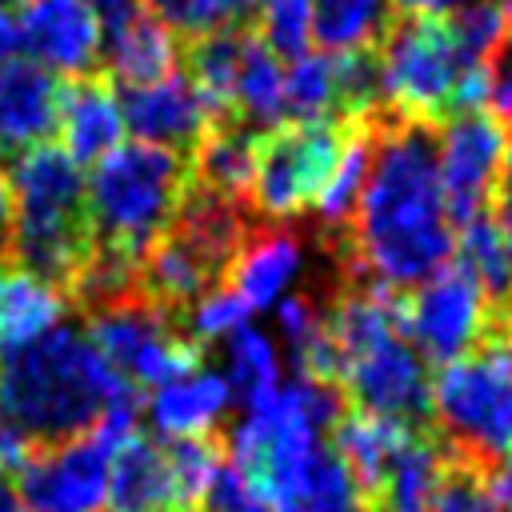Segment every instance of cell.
Wrapping results in <instances>:
<instances>
[{
    "instance_id": "cell-1",
    "label": "cell",
    "mask_w": 512,
    "mask_h": 512,
    "mask_svg": "<svg viewBox=\"0 0 512 512\" xmlns=\"http://www.w3.org/2000/svg\"><path fill=\"white\" fill-rule=\"evenodd\" d=\"M456 232L428 128L392 120L372 136L360 204L348 224L352 268L380 288H416L452 264Z\"/></svg>"
},
{
    "instance_id": "cell-2",
    "label": "cell",
    "mask_w": 512,
    "mask_h": 512,
    "mask_svg": "<svg viewBox=\"0 0 512 512\" xmlns=\"http://www.w3.org/2000/svg\"><path fill=\"white\" fill-rule=\"evenodd\" d=\"M128 396H136V388L112 372L92 336L76 324H56L0 352V416L36 448L92 432L104 412Z\"/></svg>"
},
{
    "instance_id": "cell-3",
    "label": "cell",
    "mask_w": 512,
    "mask_h": 512,
    "mask_svg": "<svg viewBox=\"0 0 512 512\" xmlns=\"http://www.w3.org/2000/svg\"><path fill=\"white\" fill-rule=\"evenodd\" d=\"M328 320L336 352V388L356 400L360 412L412 424L428 412V360L404 332V300L392 288H348Z\"/></svg>"
},
{
    "instance_id": "cell-4",
    "label": "cell",
    "mask_w": 512,
    "mask_h": 512,
    "mask_svg": "<svg viewBox=\"0 0 512 512\" xmlns=\"http://www.w3.org/2000/svg\"><path fill=\"white\" fill-rule=\"evenodd\" d=\"M8 176V236L16 264L72 288L92 260V220H88V172L60 148L36 144L16 152Z\"/></svg>"
},
{
    "instance_id": "cell-5",
    "label": "cell",
    "mask_w": 512,
    "mask_h": 512,
    "mask_svg": "<svg viewBox=\"0 0 512 512\" xmlns=\"http://www.w3.org/2000/svg\"><path fill=\"white\" fill-rule=\"evenodd\" d=\"M192 192V168L180 152L152 144H120L88 172L92 252L140 268V260L168 236Z\"/></svg>"
},
{
    "instance_id": "cell-6",
    "label": "cell",
    "mask_w": 512,
    "mask_h": 512,
    "mask_svg": "<svg viewBox=\"0 0 512 512\" xmlns=\"http://www.w3.org/2000/svg\"><path fill=\"white\" fill-rule=\"evenodd\" d=\"M428 412L452 456L496 468L512 452V368L500 348L468 352L428 380Z\"/></svg>"
},
{
    "instance_id": "cell-7",
    "label": "cell",
    "mask_w": 512,
    "mask_h": 512,
    "mask_svg": "<svg viewBox=\"0 0 512 512\" xmlns=\"http://www.w3.org/2000/svg\"><path fill=\"white\" fill-rule=\"evenodd\" d=\"M472 68L444 16H408L388 28L376 52L380 104L400 124H432L452 112L456 80Z\"/></svg>"
},
{
    "instance_id": "cell-8",
    "label": "cell",
    "mask_w": 512,
    "mask_h": 512,
    "mask_svg": "<svg viewBox=\"0 0 512 512\" xmlns=\"http://www.w3.org/2000/svg\"><path fill=\"white\" fill-rule=\"evenodd\" d=\"M132 432L136 396L112 404L92 432L64 444L32 448L12 476L24 512H100L108 504L112 456Z\"/></svg>"
},
{
    "instance_id": "cell-9",
    "label": "cell",
    "mask_w": 512,
    "mask_h": 512,
    "mask_svg": "<svg viewBox=\"0 0 512 512\" xmlns=\"http://www.w3.org/2000/svg\"><path fill=\"white\" fill-rule=\"evenodd\" d=\"M352 132L356 124H340V120L280 124L272 132H260L256 168L248 184L252 208L276 224L304 216L316 204Z\"/></svg>"
},
{
    "instance_id": "cell-10",
    "label": "cell",
    "mask_w": 512,
    "mask_h": 512,
    "mask_svg": "<svg viewBox=\"0 0 512 512\" xmlns=\"http://www.w3.org/2000/svg\"><path fill=\"white\" fill-rule=\"evenodd\" d=\"M84 332L128 388H156L200 364L196 344L172 328L168 312H160L140 296L92 308Z\"/></svg>"
},
{
    "instance_id": "cell-11",
    "label": "cell",
    "mask_w": 512,
    "mask_h": 512,
    "mask_svg": "<svg viewBox=\"0 0 512 512\" xmlns=\"http://www.w3.org/2000/svg\"><path fill=\"white\" fill-rule=\"evenodd\" d=\"M492 316V296L460 264H444L404 300V332L412 348L436 364H452L476 352L492 328Z\"/></svg>"
},
{
    "instance_id": "cell-12",
    "label": "cell",
    "mask_w": 512,
    "mask_h": 512,
    "mask_svg": "<svg viewBox=\"0 0 512 512\" xmlns=\"http://www.w3.org/2000/svg\"><path fill=\"white\" fill-rule=\"evenodd\" d=\"M432 144H436V172L452 224L484 216V204L500 184V168L508 152L504 128L488 112H456L444 120Z\"/></svg>"
},
{
    "instance_id": "cell-13",
    "label": "cell",
    "mask_w": 512,
    "mask_h": 512,
    "mask_svg": "<svg viewBox=\"0 0 512 512\" xmlns=\"http://www.w3.org/2000/svg\"><path fill=\"white\" fill-rule=\"evenodd\" d=\"M20 56L52 76L84 80L104 56V28L88 0H20Z\"/></svg>"
},
{
    "instance_id": "cell-14",
    "label": "cell",
    "mask_w": 512,
    "mask_h": 512,
    "mask_svg": "<svg viewBox=\"0 0 512 512\" xmlns=\"http://www.w3.org/2000/svg\"><path fill=\"white\" fill-rule=\"evenodd\" d=\"M120 112L124 132H132L140 144L168 148L180 156L188 148L196 152V144L224 120L188 72H172L144 88H120Z\"/></svg>"
},
{
    "instance_id": "cell-15",
    "label": "cell",
    "mask_w": 512,
    "mask_h": 512,
    "mask_svg": "<svg viewBox=\"0 0 512 512\" xmlns=\"http://www.w3.org/2000/svg\"><path fill=\"white\" fill-rule=\"evenodd\" d=\"M224 120H236L252 132H272L284 124V60L256 36V28L236 32Z\"/></svg>"
},
{
    "instance_id": "cell-16",
    "label": "cell",
    "mask_w": 512,
    "mask_h": 512,
    "mask_svg": "<svg viewBox=\"0 0 512 512\" xmlns=\"http://www.w3.org/2000/svg\"><path fill=\"white\" fill-rule=\"evenodd\" d=\"M232 408V392L216 368L192 364L148 396V420L164 440H208Z\"/></svg>"
},
{
    "instance_id": "cell-17",
    "label": "cell",
    "mask_w": 512,
    "mask_h": 512,
    "mask_svg": "<svg viewBox=\"0 0 512 512\" xmlns=\"http://www.w3.org/2000/svg\"><path fill=\"white\" fill-rule=\"evenodd\" d=\"M108 504L112 512H188L168 444L132 432L112 456Z\"/></svg>"
},
{
    "instance_id": "cell-18",
    "label": "cell",
    "mask_w": 512,
    "mask_h": 512,
    "mask_svg": "<svg viewBox=\"0 0 512 512\" xmlns=\"http://www.w3.org/2000/svg\"><path fill=\"white\" fill-rule=\"evenodd\" d=\"M60 100H64L60 76L44 72L40 64L32 60L0 64V144L16 152L48 144V136L60 124Z\"/></svg>"
},
{
    "instance_id": "cell-19",
    "label": "cell",
    "mask_w": 512,
    "mask_h": 512,
    "mask_svg": "<svg viewBox=\"0 0 512 512\" xmlns=\"http://www.w3.org/2000/svg\"><path fill=\"white\" fill-rule=\"evenodd\" d=\"M304 268V248L292 232L272 228L260 236H248L236 260L224 272V288L248 308V312H268L284 296H292V284Z\"/></svg>"
},
{
    "instance_id": "cell-20",
    "label": "cell",
    "mask_w": 512,
    "mask_h": 512,
    "mask_svg": "<svg viewBox=\"0 0 512 512\" xmlns=\"http://www.w3.org/2000/svg\"><path fill=\"white\" fill-rule=\"evenodd\" d=\"M60 148L80 164H96L112 148L124 144V112H120V92L108 80H72L60 100Z\"/></svg>"
},
{
    "instance_id": "cell-21",
    "label": "cell",
    "mask_w": 512,
    "mask_h": 512,
    "mask_svg": "<svg viewBox=\"0 0 512 512\" xmlns=\"http://www.w3.org/2000/svg\"><path fill=\"white\" fill-rule=\"evenodd\" d=\"M412 440V424L388 420V416H372V412H344L332 428V452L344 460V468L352 472L356 488L364 496H380L396 456L408 448Z\"/></svg>"
},
{
    "instance_id": "cell-22",
    "label": "cell",
    "mask_w": 512,
    "mask_h": 512,
    "mask_svg": "<svg viewBox=\"0 0 512 512\" xmlns=\"http://www.w3.org/2000/svg\"><path fill=\"white\" fill-rule=\"evenodd\" d=\"M64 312H68L64 288L20 264L0 268V352H12L52 332L56 324H64Z\"/></svg>"
},
{
    "instance_id": "cell-23",
    "label": "cell",
    "mask_w": 512,
    "mask_h": 512,
    "mask_svg": "<svg viewBox=\"0 0 512 512\" xmlns=\"http://www.w3.org/2000/svg\"><path fill=\"white\" fill-rule=\"evenodd\" d=\"M176 56H180L176 36L152 12H140L128 24L104 32V56L100 60L108 64V72L120 88H144V84L172 76Z\"/></svg>"
},
{
    "instance_id": "cell-24",
    "label": "cell",
    "mask_w": 512,
    "mask_h": 512,
    "mask_svg": "<svg viewBox=\"0 0 512 512\" xmlns=\"http://www.w3.org/2000/svg\"><path fill=\"white\" fill-rule=\"evenodd\" d=\"M256 144L260 132L236 124V120H220L192 156V188L224 196V200H240L248 196L252 184V168H256Z\"/></svg>"
},
{
    "instance_id": "cell-25",
    "label": "cell",
    "mask_w": 512,
    "mask_h": 512,
    "mask_svg": "<svg viewBox=\"0 0 512 512\" xmlns=\"http://www.w3.org/2000/svg\"><path fill=\"white\" fill-rule=\"evenodd\" d=\"M308 4H312V44L324 56L376 52L396 12V0H308Z\"/></svg>"
},
{
    "instance_id": "cell-26",
    "label": "cell",
    "mask_w": 512,
    "mask_h": 512,
    "mask_svg": "<svg viewBox=\"0 0 512 512\" xmlns=\"http://www.w3.org/2000/svg\"><path fill=\"white\" fill-rule=\"evenodd\" d=\"M344 116L340 60L324 52H304L284 68V124H320Z\"/></svg>"
},
{
    "instance_id": "cell-27",
    "label": "cell",
    "mask_w": 512,
    "mask_h": 512,
    "mask_svg": "<svg viewBox=\"0 0 512 512\" xmlns=\"http://www.w3.org/2000/svg\"><path fill=\"white\" fill-rule=\"evenodd\" d=\"M280 372H284V356H280V344L260 332L256 324H244L236 328L228 340H224V384L232 392V404L248 408L256 400H264L276 384H280Z\"/></svg>"
},
{
    "instance_id": "cell-28",
    "label": "cell",
    "mask_w": 512,
    "mask_h": 512,
    "mask_svg": "<svg viewBox=\"0 0 512 512\" xmlns=\"http://www.w3.org/2000/svg\"><path fill=\"white\" fill-rule=\"evenodd\" d=\"M272 512H364V492L328 444L304 468V476L272 504Z\"/></svg>"
},
{
    "instance_id": "cell-29",
    "label": "cell",
    "mask_w": 512,
    "mask_h": 512,
    "mask_svg": "<svg viewBox=\"0 0 512 512\" xmlns=\"http://www.w3.org/2000/svg\"><path fill=\"white\" fill-rule=\"evenodd\" d=\"M444 464H448V456L432 440L412 436L376 496L380 512H432V496H436Z\"/></svg>"
},
{
    "instance_id": "cell-30",
    "label": "cell",
    "mask_w": 512,
    "mask_h": 512,
    "mask_svg": "<svg viewBox=\"0 0 512 512\" xmlns=\"http://www.w3.org/2000/svg\"><path fill=\"white\" fill-rule=\"evenodd\" d=\"M368 160H372V136L356 128V132L348 136V144H344V152H340V160H336L332 176L324 180V188H320L316 204H312L316 220H320L328 232H348L352 212H356L360 192H364Z\"/></svg>"
},
{
    "instance_id": "cell-31",
    "label": "cell",
    "mask_w": 512,
    "mask_h": 512,
    "mask_svg": "<svg viewBox=\"0 0 512 512\" xmlns=\"http://www.w3.org/2000/svg\"><path fill=\"white\" fill-rule=\"evenodd\" d=\"M144 4L172 36L204 40L216 32L244 28L264 0H144Z\"/></svg>"
},
{
    "instance_id": "cell-32",
    "label": "cell",
    "mask_w": 512,
    "mask_h": 512,
    "mask_svg": "<svg viewBox=\"0 0 512 512\" xmlns=\"http://www.w3.org/2000/svg\"><path fill=\"white\" fill-rule=\"evenodd\" d=\"M452 264H460L488 296L492 304H508V260H504V240H500V228L496 220L484 212V216H472L460 224L456 232V248H452Z\"/></svg>"
},
{
    "instance_id": "cell-33",
    "label": "cell",
    "mask_w": 512,
    "mask_h": 512,
    "mask_svg": "<svg viewBox=\"0 0 512 512\" xmlns=\"http://www.w3.org/2000/svg\"><path fill=\"white\" fill-rule=\"evenodd\" d=\"M432 512H504V508L488 484V468L448 456L432 496Z\"/></svg>"
},
{
    "instance_id": "cell-34",
    "label": "cell",
    "mask_w": 512,
    "mask_h": 512,
    "mask_svg": "<svg viewBox=\"0 0 512 512\" xmlns=\"http://www.w3.org/2000/svg\"><path fill=\"white\" fill-rule=\"evenodd\" d=\"M256 16H260L256 36L280 60H296L308 52V44H312V4L308 0H264Z\"/></svg>"
},
{
    "instance_id": "cell-35",
    "label": "cell",
    "mask_w": 512,
    "mask_h": 512,
    "mask_svg": "<svg viewBox=\"0 0 512 512\" xmlns=\"http://www.w3.org/2000/svg\"><path fill=\"white\" fill-rule=\"evenodd\" d=\"M448 24L472 64H488L496 48L508 40V20L496 0H468L448 16Z\"/></svg>"
},
{
    "instance_id": "cell-36",
    "label": "cell",
    "mask_w": 512,
    "mask_h": 512,
    "mask_svg": "<svg viewBox=\"0 0 512 512\" xmlns=\"http://www.w3.org/2000/svg\"><path fill=\"white\" fill-rule=\"evenodd\" d=\"M248 316H252V312H248L224 284H216L212 292H204V296L184 312V328H188L192 344H196V340H228L236 328L248 324Z\"/></svg>"
},
{
    "instance_id": "cell-37",
    "label": "cell",
    "mask_w": 512,
    "mask_h": 512,
    "mask_svg": "<svg viewBox=\"0 0 512 512\" xmlns=\"http://www.w3.org/2000/svg\"><path fill=\"white\" fill-rule=\"evenodd\" d=\"M200 508L204 512H272L268 496L256 488L252 476H244L232 460H220L212 480L200 492Z\"/></svg>"
},
{
    "instance_id": "cell-38",
    "label": "cell",
    "mask_w": 512,
    "mask_h": 512,
    "mask_svg": "<svg viewBox=\"0 0 512 512\" xmlns=\"http://www.w3.org/2000/svg\"><path fill=\"white\" fill-rule=\"evenodd\" d=\"M488 108L500 128H512V36L488 60Z\"/></svg>"
},
{
    "instance_id": "cell-39",
    "label": "cell",
    "mask_w": 512,
    "mask_h": 512,
    "mask_svg": "<svg viewBox=\"0 0 512 512\" xmlns=\"http://www.w3.org/2000/svg\"><path fill=\"white\" fill-rule=\"evenodd\" d=\"M28 452H32V444L0 416V480H12L16 476V468L28 460Z\"/></svg>"
},
{
    "instance_id": "cell-40",
    "label": "cell",
    "mask_w": 512,
    "mask_h": 512,
    "mask_svg": "<svg viewBox=\"0 0 512 512\" xmlns=\"http://www.w3.org/2000/svg\"><path fill=\"white\" fill-rule=\"evenodd\" d=\"M8 60H24L20 56V32H16V8L0 12V64Z\"/></svg>"
},
{
    "instance_id": "cell-41",
    "label": "cell",
    "mask_w": 512,
    "mask_h": 512,
    "mask_svg": "<svg viewBox=\"0 0 512 512\" xmlns=\"http://www.w3.org/2000/svg\"><path fill=\"white\" fill-rule=\"evenodd\" d=\"M396 4L408 8L412 16H444V12H456L468 0H396Z\"/></svg>"
},
{
    "instance_id": "cell-42",
    "label": "cell",
    "mask_w": 512,
    "mask_h": 512,
    "mask_svg": "<svg viewBox=\"0 0 512 512\" xmlns=\"http://www.w3.org/2000/svg\"><path fill=\"white\" fill-rule=\"evenodd\" d=\"M496 228H500V240H504V260H508V300H512V200L500 208Z\"/></svg>"
},
{
    "instance_id": "cell-43",
    "label": "cell",
    "mask_w": 512,
    "mask_h": 512,
    "mask_svg": "<svg viewBox=\"0 0 512 512\" xmlns=\"http://www.w3.org/2000/svg\"><path fill=\"white\" fill-rule=\"evenodd\" d=\"M4 236H8V176L0 168V244H4Z\"/></svg>"
},
{
    "instance_id": "cell-44",
    "label": "cell",
    "mask_w": 512,
    "mask_h": 512,
    "mask_svg": "<svg viewBox=\"0 0 512 512\" xmlns=\"http://www.w3.org/2000/svg\"><path fill=\"white\" fill-rule=\"evenodd\" d=\"M500 184H504V192H508V200H512V144H508V152H504V168H500Z\"/></svg>"
},
{
    "instance_id": "cell-45",
    "label": "cell",
    "mask_w": 512,
    "mask_h": 512,
    "mask_svg": "<svg viewBox=\"0 0 512 512\" xmlns=\"http://www.w3.org/2000/svg\"><path fill=\"white\" fill-rule=\"evenodd\" d=\"M500 356L508 360V368H512V328L504 332V344H500Z\"/></svg>"
},
{
    "instance_id": "cell-46",
    "label": "cell",
    "mask_w": 512,
    "mask_h": 512,
    "mask_svg": "<svg viewBox=\"0 0 512 512\" xmlns=\"http://www.w3.org/2000/svg\"><path fill=\"white\" fill-rule=\"evenodd\" d=\"M500 8H504V20H508V36H512V0H500Z\"/></svg>"
},
{
    "instance_id": "cell-47",
    "label": "cell",
    "mask_w": 512,
    "mask_h": 512,
    "mask_svg": "<svg viewBox=\"0 0 512 512\" xmlns=\"http://www.w3.org/2000/svg\"><path fill=\"white\" fill-rule=\"evenodd\" d=\"M12 4H20V0H0V12H12Z\"/></svg>"
}]
</instances>
